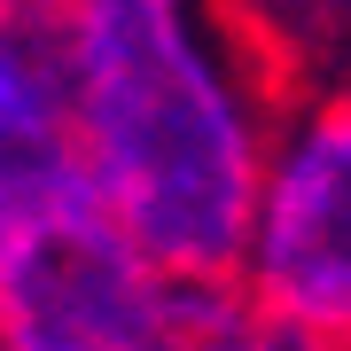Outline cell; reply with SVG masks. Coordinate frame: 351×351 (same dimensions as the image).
I'll list each match as a JSON object with an SVG mask.
<instances>
[{
  "instance_id": "obj_1",
  "label": "cell",
  "mask_w": 351,
  "mask_h": 351,
  "mask_svg": "<svg viewBox=\"0 0 351 351\" xmlns=\"http://www.w3.org/2000/svg\"><path fill=\"white\" fill-rule=\"evenodd\" d=\"M94 211L172 289H234L281 78L219 0H32Z\"/></svg>"
},
{
  "instance_id": "obj_2",
  "label": "cell",
  "mask_w": 351,
  "mask_h": 351,
  "mask_svg": "<svg viewBox=\"0 0 351 351\" xmlns=\"http://www.w3.org/2000/svg\"><path fill=\"white\" fill-rule=\"evenodd\" d=\"M234 297L304 351H351V78L281 94Z\"/></svg>"
},
{
  "instance_id": "obj_3",
  "label": "cell",
  "mask_w": 351,
  "mask_h": 351,
  "mask_svg": "<svg viewBox=\"0 0 351 351\" xmlns=\"http://www.w3.org/2000/svg\"><path fill=\"white\" fill-rule=\"evenodd\" d=\"M188 297L86 188L0 219V351H172Z\"/></svg>"
},
{
  "instance_id": "obj_4",
  "label": "cell",
  "mask_w": 351,
  "mask_h": 351,
  "mask_svg": "<svg viewBox=\"0 0 351 351\" xmlns=\"http://www.w3.org/2000/svg\"><path fill=\"white\" fill-rule=\"evenodd\" d=\"M71 188H78V164L63 125V86H55L39 16L24 0L16 16H0V219Z\"/></svg>"
},
{
  "instance_id": "obj_5",
  "label": "cell",
  "mask_w": 351,
  "mask_h": 351,
  "mask_svg": "<svg viewBox=\"0 0 351 351\" xmlns=\"http://www.w3.org/2000/svg\"><path fill=\"white\" fill-rule=\"evenodd\" d=\"M219 16L281 86L351 78V0H219Z\"/></svg>"
},
{
  "instance_id": "obj_6",
  "label": "cell",
  "mask_w": 351,
  "mask_h": 351,
  "mask_svg": "<svg viewBox=\"0 0 351 351\" xmlns=\"http://www.w3.org/2000/svg\"><path fill=\"white\" fill-rule=\"evenodd\" d=\"M16 8H24V0H0V16H16Z\"/></svg>"
}]
</instances>
